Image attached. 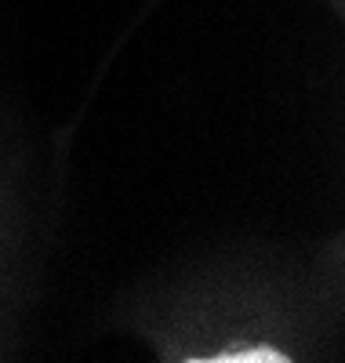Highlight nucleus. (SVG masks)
<instances>
[{
  "label": "nucleus",
  "mask_w": 345,
  "mask_h": 363,
  "mask_svg": "<svg viewBox=\"0 0 345 363\" xmlns=\"http://www.w3.org/2000/svg\"><path fill=\"white\" fill-rule=\"evenodd\" d=\"M214 359H240V363H255V359H265V363H284L288 356H280L276 349H236V352H222Z\"/></svg>",
  "instance_id": "1"
}]
</instances>
